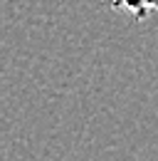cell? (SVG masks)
Returning a JSON list of instances; mask_svg holds the SVG:
<instances>
[{
  "label": "cell",
  "instance_id": "6da1fadb",
  "mask_svg": "<svg viewBox=\"0 0 158 161\" xmlns=\"http://www.w3.org/2000/svg\"><path fill=\"white\" fill-rule=\"evenodd\" d=\"M114 10H126L134 20H146L151 13H158V0H109Z\"/></svg>",
  "mask_w": 158,
  "mask_h": 161
}]
</instances>
